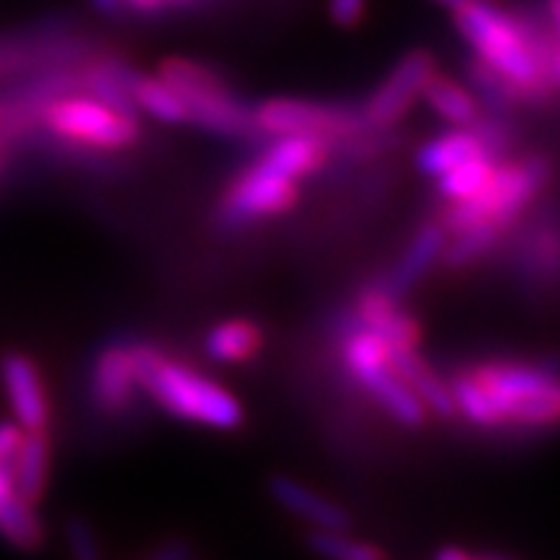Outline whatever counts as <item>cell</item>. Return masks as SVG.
<instances>
[{
  "label": "cell",
  "instance_id": "obj_1",
  "mask_svg": "<svg viewBox=\"0 0 560 560\" xmlns=\"http://www.w3.org/2000/svg\"><path fill=\"white\" fill-rule=\"evenodd\" d=\"M453 18L458 35L472 46L481 63L518 85L524 100L547 97L555 83L549 71L555 49H549V37L535 23L498 9L495 0H464Z\"/></svg>",
  "mask_w": 560,
  "mask_h": 560
},
{
  "label": "cell",
  "instance_id": "obj_2",
  "mask_svg": "<svg viewBox=\"0 0 560 560\" xmlns=\"http://www.w3.org/2000/svg\"><path fill=\"white\" fill-rule=\"evenodd\" d=\"M131 359L142 390L171 416L213 430H236L245 421L242 405L222 384L185 364L171 362L154 345H131Z\"/></svg>",
  "mask_w": 560,
  "mask_h": 560
},
{
  "label": "cell",
  "instance_id": "obj_3",
  "mask_svg": "<svg viewBox=\"0 0 560 560\" xmlns=\"http://www.w3.org/2000/svg\"><path fill=\"white\" fill-rule=\"evenodd\" d=\"M549 177H552V165L544 156H529L521 163H498L476 197L450 202L441 225L447 234H458L476 222H498L506 228L529 208Z\"/></svg>",
  "mask_w": 560,
  "mask_h": 560
},
{
  "label": "cell",
  "instance_id": "obj_4",
  "mask_svg": "<svg viewBox=\"0 0 560 560\" xmlns=\"http://www.w3.org/2000/svg\"><path fill=\"white\" fill-rule=\"evenodd\" d=\"M160 78L183 97L191 122L222 137H262L254 122V112L242 106L217 71L194 60L171 57L160 66Z\"/></svg>",
  "mask_w": 560,
  "mask_h": 560
},
{
  "label": "cell",
  "instance_id": "obj_5",
  "mask_svg": "<svg viewBox=\"0 0 560 560\" xmlns=\"http://www.w3.org/2000/svg\"><path fill=\"white\" fill-rule=\"evenodd\" d=\"M43 122L63 140L103 151L128 149L140 137L135 117L114 112L94 97H57L43 108Z\"/></svg>",
  "mask_w": 560,
  "mask_h": 560
},
{
  "label": "cell",
  "instance_id": "obj_6",
  "mask_svg": "<svg viewBox=\"0 0 560 560\" xmlns=\"http://www.w3.org/2000/svg\"><path fill=\"white\" fill-rule=\"evenodd\" d=\"M254 122L262 137L311 135L322 140H345L368 128L362 108L339 103H313V100H268L254 112Z\"/></svg>",
  "mask_w": 560,
  "mask_h": 560
},
{
  "label": "cell",
  "instance_id": "obj_7",
  "mask_svg": "<svg viewBox=\"0 0 560 560\" xmlns=\"http://www.w3.org/2000/svg\"><path fill=\"white\" fill-rule=\"evenodd\" d=\"M296 199V179L282 177L268 165L256 163L228 188L220 206V222L225 228H245L265 217L291 211Z\"/></svg>",
  "mask_w": 560,
  "mask_h": 560
},
{
  "label": "cell",
  "instance_id": "obj_8",
  "mask_svg": "<svg viewBox=\"0 0 560 560\" xmlns=\"http://www.w3.org/2000/svg\"><path fill=\"white\" fill-rule=\"evenodd\" d=\"M439 63L427 49H412L405 57H398V63L387 71V78L376 85V92L370 94L364 103V120L368 128H390L398 120H405L407 112L412 108L416 100H421L424 85L430 83Z\"/></svg>",
  "mask_w": 560,
  "mask_h": 560
},
{
  "label": "cell",
  "instance_id": "obj_9",
  "mask_svg": "<svg viewBox=\"0 0 560 560\" xmlns=\"http://www.w3.org/2000/svg\"><path fill=\"white\" fill-rule=\"evenodd\" d=\"M472 373L492 398L501 424H506L521 407L552 390L560 378V359H544L540 364H487Z\"/></svg>",
  "mask_w": 560,
  "mask_h": 560
},
{
  "label": "cell",
  "instance_id": "obj_10",
  "mask_svg": "<svg viewBox=\"0 0 560 560\" xmlns=\"http://www.w3.org/2000/svg\"><path fill=\"white\" fill-rule=\"evenodd\" d=\"M0 382L7 390L14 421L26 433L49 427V401L43 390V378L37 373V364L26 353L9 350L0 355Z\"/></svg>",
  "mask_w": 560,
  "mask_h": 560
},
{
  "label": "cell",
  "instance_id": "obj_11",
  "mask_svg": "<svg viewBox=\"0 0 560 560\" xmlns=\"http://www.w3.org/2000/svg\"><path fill=\"white\" fill-rule=\"evenodd\" d=\"M350 322L370 334L382 336L390 348H416L419 345V325L410 313L398 307V299L384 291L382 284H370L368 291L359 296Z\"/></svg>",
  "mask_w": 560,
  "mask_h": 560
},
{
  "label": "cell",
  "instance_id": "obj_12",
  "mask_svg": "<svg viewBox=\"0 0 560 560\" xmlns=\"http://www.w3.org/2000/svg\"><path fill=\"white\" fill-rule=\"evenodd\" d=\"M270 498L277 501L282 510H288L291 515H296L299 521L311 524L313 529H336V533H348L350 515L341 510L336 501L313 492L311 487H305L302 481L291 476H273L268 481Z\"/></svg>",
  "mask_w": 560,
  "mask_h": 560
},
{
  "label": "cell",
  "instance_id": "obj_13",
  "mask_svg": "<svg viewBox=\"0 0 560 560\" xmlns=\"http://www.w3.org/2000/svg\"><path fill=\"white\" fill-rule=\"evenodd\" d=\"M444 245H447V231H444V225L441 222H424L416 231V236L407 245L405 256L398 259L390 277L382 282L384 291L390 293L393 299H405L430 273V268L439 262L441 254H444Z\"/></svg>",
  "mask_w": 560,
  "mask_h": 560
},
{
  "label": "cell",
  "instance_id": "obj_14",
  "mask_svg": "<svg viewBox=\"0 0 560 560\" xmlns=\"http://www.w3.org/2000/svg\"><path fill=\"white\" fill-rule=\"evenodd\" d=\"M140 390L131 345H112L100 350L92 373V396L103 410H122Z\"/></svg>",
  "mask_w": 560,
  "mask_h": 560
},
{
  "label": "cell",
  "instance_id": "obj_15",
  "mask_svg": "<svg viewBox=\"0 0 560 560\" xmlns=\"http://www.w3.org/2000/svg\"><path fill=\"white\" fill-rule=\"evenodd\" d=\"M390 368L419 396L427 412H435L439 419H453V416H458L450 384L416 353V348H390Z\"/></svg>",
  "mask_w": 560,
  "mask_h": 560
},
{
  "label": "cell",
  "instance_id": "obj_16",
  "mask_svg": "<svg viewBox=\"0 0 560 560\" xmlns=\"http://www.w3.org/2000/svg\"><path fill=\"white\" fill-rule=\"evenodd\" d=\"M353 378L362 384L370 396L376 398L384 410L390 412L398 424L421 427L427 421V416H430V412H427V407L419 401V396H416V393L407 387L405 378L398 376L390 364H378V368H370V370H364V373H359V376H353Z\"/></svg>",
  "mask_w": 560,
  "mask_h": 560
},
{
  "label": "cell",
  "instance_id": "obj_17",
  "mask_svg": "<svg viewBox=\"0 0 560 560\" xmlns=\"http://www.w3.org/2000/svg\"><path fill=\"white\" fill-rule=\"evenodd\" d=\"M49 458H51V444L49 433L46 430H32V433H23L21 447L12 458V487L14 492L28 501V504H37L46 492V481H49Z\"/></svg>",
  "mask_w": 560,
  "mask_h": 560
},
{
  "label": "cell",
  "instance_id": "obj_18",
  "mask_svg": "<svg viewBox=\"0 0 560 560\" xmlns=\"http://www.w3.org/2000/svg\"><path fill=\"white\" fill-rule=\"evenodd\" d=\"M327 156V140L311 135H282L273 137V142L268 145V151L262 154L259 163L273 168L282 177L302 179L307 174H313L316 168H322Z\"/></svg>",
  "mask_w": 560,
  "mask_h": 560
},
{
  "label": "cell",
  "instance_id": "obj_19",
  "mask_svg": "<svg viewBox=\"0 0 560 560\" xmlns=\"http://www.w3.org/2000/svg\"><path fill=\"white\" fill-rule=\"evenodd\" d=\"M478 154H483V149L476 128L455 126L447 135L435 137L427 145H421L419 154H416V165H419V171L427 174V177H441L444 171L467 163V160H472Z\"/></svg>",
  "mask_w": 560,
  "mask_h": 560
},
{
  "label": "cell",
  "instance_id": "obj_20",
  "mask_svg": "<svg viewBox=\"0 0 560 560\" xmlns=\"http://www.w3.org/2000/svg\"><path fill=\"white\" fill-rule=\"evenodd\" d=\"M421 100L450 126H472L481 117V103L476 100V94L469 92V85L441 78L439 71L424 85Z\"/></svg>",
  "mask_w": 560,
  "mask_h": 560
},
{
  "label": "cell",
  "instance_id": "obj_21",
  "mask_svg": "<svg viewBox=\"0 0 560 560\" xmlns=\"http://www.w3.org/2000/svg\"><path fill=\"white\" fill-rule=\"evenodd\" d=\"M259 348H262V330L248 319L222 322L206 336V353L220 364L248 362L250 355L259 353Z\"/></svg>",
  "mask_w": 560,
  "mask_h": 560
},
{
  "label": "cell",
  "instance_id": "obj_22",
  "mask_svg": "<svg viewBox=\"0 0 560 560\" xmlns=\"http://www.w3.org/2000/svg\"><path fill=\"white\" fill-rule=\"evenodd\" d=\"M0 538H7L21 552H37L43 547V540H46L35 504L23 501L18 492H12L0 504Z\"/></svg>",
  "mask_w": 560,
  "mask_h": 560
},
{
  "label": "cell",
  "instance_id": "obj_23",
  "mask_svg": "<svg viewBox=\"0 0 560 560\" xmlns=\"http://www.w3.org/2000/svg\"><path fill=\"white\" fill-rule=\"evenodd\" d=\"M131 97L137 103V112L149 114L154 120L177 126V122H188V108H185L183 97H179L163 78H142L137 74L131 83Z\"/></svg>",
  "mask_w": 560,
  "mask_h": 560
},
{
  "label": "cell",
  "instance_id": "obj_24",
  "mask_svg": "<svg viewBox=\"0 0 560 560\" xmlns=\"http://www.w3.org/2000/svg\"><path fill=\"white\" fill-rule=\"evenodd\" d=\"M467 85L469 92L476 94V100L481 106L490 108L492 114L510 112L515 103L524 100V94L518 92V85L506 80L501 71H495L492 66L481 63V60H469L467 63Z\"/></svg>",
  "mask_w": 560,
  "mask_h": 560
},
{
  "label": "cell",
  "instance_id": "obj_25",
  "mask_svg": "<svg viewBox=\"0 0 560 560\" xmlns=\"http://www.w3.org/2000/svg\"><path fill=\"white\" fill-rule=\"evenodd\" d=\"M506 228L498 225V222H476V225L464 228L455 234V240L444 245V265L447 268H469V265H476L483 254H490L495 248L501 236H504Z\"/></svg>",
  "mask_w": 560,
  "mask_h": 560
},
{
  "label": "cell",
  "instance_id": "obj_26",
  "mask_svg": "<svg viewBox=\"0 0 560 560\" xmlns=\"http://www.w3.org/2000/svg\"><path fill=\"white\" fill-rule=\"evenodd\" d=\"M495 165L498 160H492L487 154L472 156L467 163L455 165V168L444 171L441 177H435L439 179V194L444 199H450V202H462V199L476 197L483 185H487V179L492 177Z\"/></svg>",
  "mask_w": 560,
  "mask_h": 560
},
{
  "label": "cell",
  "instance_id": "obj_27",
  "mask_svg": "<svg viewBox=\"0 0 560 560\" xmlns=\"http://www.w3.org/2000/svg\"><path fill=\"white\" fill-rule=\"evenodd\" d=\"M538 234L529 240V256L521 254V273H529L538 282L560 279V228L558 225H540L535 228Z\"/></svg>",
  "mask_w": 560,
  "mask_h": 560
},
{
  "label": "cell",
  "instance_id": "obj_28",
  "mask_svg": "<svg viewBox=\"0 0 560 560\" xmlns=\"http://www.w3.org/2000/svg\"><path fill=\"white\" fill-rule=\"evenodd\" d=\"M447 384L450 390H453L455 410L462 412L464 419L478 427H501V416H498L492 398L487 396L476 373H462V376H455Z\"/></svg>",
  "mask_w": 560,
  "mask_h": 560
},
{
  "label": "cell",
  "instance_id": "obj_29",
  "mask_svg": "<svg viewBox=\"0 0 560 560\" xmlns=\"http://www.w3.org/2000/svg\"><path fill=\"white\" fill-rule=\"evenodd\" d=\"M307 547L325 560H390L376 544L355 540L348 533H336V529H313L307 535Z\"/></svg>",
  "mask_w": 560,
  "mask_h": 560
},
{
  "label": "cell",
  "instance_id": "obj_30",
  "mask_svg": "<svg viewBox=\"0 0 560 560\" xmlns=\"http://www.w3.org/2000/svg\"><path fill=\"white\" fill-rule=\"evenodd\" d=\"M66 544H69L71 560H103V549H100L97 533L94 526L89 524L80 515H71L63 526Z\"/></svg>",
  "mask_w": 560,
  "mask_h": 560
},
{
  "label": "cell",
  "instance_id": "obj_31",
  "mask_svg": "<svg viewBox=\"0 0 560 560\" xmlns=\"http://www.w3.org/2000/svg\"><path fill=\"white\" fill-rule=\"evenodd\" d=\"M368 12V0H327L330 21L341 28H353Z\"/></svg>",
  "mask_w": 560,
  "mask_h": 560
},
{
  "label": "cell",
  "instance_id": "obj_32",
  "mask_svg": "<svg viewBox=\"0 0 560 560\" xmlns=\"http://www.w3.org/2000/svg\"><path fill=\"white\" fill-rule=\"evenodd\" d=\"M23 433L26 430L18 421H0V464H12L14 453L21 447Z\"/></svg>",
  "mask_w": 560,
  "mask_h": 560
},
{
  "label": "cell",
  "instance_id": "obj_33",
  "mask_svg": "<svg viewBox=\"0 0 560 560\" xmlns=\"http://www.w3.org/2000/svg\"><path fill=\"white\" fill-rule=\"evenodd\" d=\"M191 558V544L188 540H168L163 549H156L149 560H188Z\"/></svg>",
  "mask_w": 560,
  "mask_h": 560
},
{
  "label": "cell",
  "instance_id": "obj_34",
  "mask_svg": "<svg viewBox=\"0 0 560 560\" xmlns=\"http://www.w3.org/2000/svg\"><path fill=\"white\" fill-rule=\"evenodd\" d=\"M12 492V467H9V464H0V504H3Z\"/></svg>",
  "mask_w": 560,
  "mask_h": 560
},
{
  "label": "cell",
  "instance_id": "obj_35",
  "mask_svg": "<svg viewBox=\"0 0 560 560\" xmlns=\"http://www.w3.org/2000/svg\"><path fill=\"white\" fill-rule=\"evenodd\" d=\"M92 7L100 14H117V9L122 7V0H92Z\"/></svg>",
  "mask_w": 560,
  "mask_h": 560
},
{
  "label": "cell",
  "instance_id": "obj_36",
  "mask_svg": "<svg viewBox=\"0 0 560 560\" xmlns=\"http://www.w3.org/2000/svg\"><path fill=\"white\" fill-rule=\"evenodd\" d=\"M128 3H135L137 9H142V12H156V9L163 7L165 0H128Z\"/></svg>",
  "mask_w": 560,
  "mask_h": 560
},
{
  "label": "cell",
  "instance_id": "obj_37",
  "mask_svg": "<svg viewBox=\"0 0 560 560\" xmlns=\"http://www.w3.org/2000/svg\"><path fill=\"white\" fill-rule=\"evenodd\" d=\"M549 14H552L555 26H558L560 32V0H549Z\"/></svg>",
  "mask_w": 560,
  "mask_h": 560
},
{
  "label": "cell",
  "instance_id": "obj_38",
  "mask_svg": "<svg viewBox=\"0 0 560 560\" xmlns=\"http://www.w3.org/2000/svg\"><path fill=\"white\" fill-rule=\"evenodd\" d=\"M433 3H439V7H444V9H450V12H455V9L462 7L464 0H433Z\"/></svg>",
  "mask_w": 560,
  "mask_h": 560
},
{
  "label": "cell",
  "instance_id": "obj_39",
  "mask_svg": "<svg viewBox=\"0 0 560 560\" xmlns=\"http://www.w3.org/2000/svg\"><path fill=\"white\" fill-rule=\"evenodd\" d=\"M478 560V558H476ZM481 560H495V558H481Z\"/></svg>",
  "mask_w": 560,
  "mask_h": 560
},
{
  "label": "cell",
  "instance_id": "obj_40",
  "mask_svg": "<svg viewBox=\"0 0 560 560\" xmlns=\"http://www.w3.org/2000/svg\"><path fill=\"white\" fill-rule=\"evenodd\" d=\"M0 122H3V117H0Z\"/></svg>",
  "mask_w": 560,
  "mask_h": 560
}]
</instances>
